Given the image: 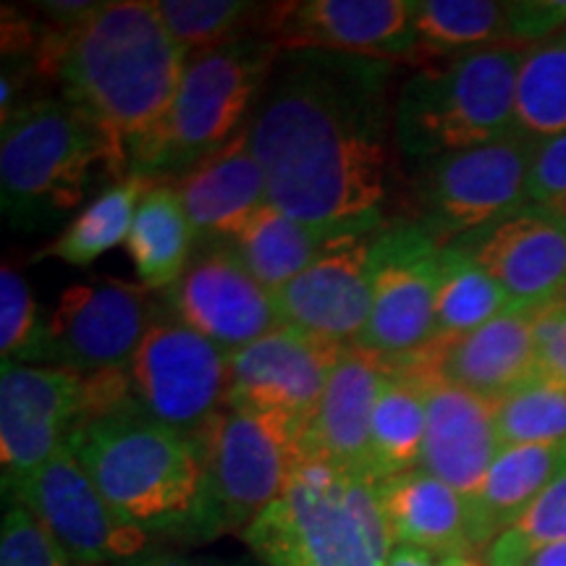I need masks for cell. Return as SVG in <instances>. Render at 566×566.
I'll return each instance as SVG.
<instances>
[{
  "instance_id": "cell-43",
  "label": "cell",
  "mask_w": 566,
  "mask_h": 566,
  "mask_svg": "<svg viewBox=\"0 0 566 566\" xmlns=\"http://www.w3.org/2000/svg\"><path fill=\"white\" fill-rule=\"evenodd\" d=\"M525 566H566V541L535 551Z\"/></svg>"
},
{
  "instance_id": "cell-28",
  "label": "cell",
  "mask_w": 566,
  "mask_h": 566,
  "mask_svg": "<svg viewBox=\"0 0 566 566\" xmlns=\"http://www.w3.org/2000/svg\"><path fill=\"white\" fill-rule=\"evenodd\" d=\"M197 233L171 184H155L142 197L126 237L134 268L147 292H168L187 271Z\"/></svg>"
},
{
  "instance_id": "cell-7",
  "label": "cell",
  "mask_w": 566,
  "mask_h": 566,
  "mask_svg": "<svg viewBox=\"0 0 566 566\" xmlns=\"http://www.w3.org/2000/svg\"><path fill=\"white\" fill-rule=\"evenodd\" d=\"M307 422L289 415L226 407L200 436L205 512L200 537L244 530L281 501L313 459Z\"/></svg>"
},
{
  "instance_id": "cell-23",
  "label": "cell",
  "mask_w": 566,
  "mask_h": 566,
  "mask_svg": "<svg viewBox=\"0 0 566 566\" xmlns=\"http://www.w3.org/2000/svg\"><path fill=\"white\" fill-rule=\"evenodd\" d=\"M535 313L509 310L483 328L449 344H433V370L449 384L499 401L537 370Z\"/></svg>"
},
{
  "instance_id": "cell-5",
  "label": "cell",
  "mask_w": 566,
  "mask_h": 566,
  "mask_svg": "<svg viewBox=\"0 0 566 566\" xmlns=\"http://www.w3.org/2000/svg\"><path fill=\"white\" fill-rule=\"evenodd\" d=\"M525 51L527 45L480 48L409 76L394 108L399 153L420 163L516 134V80Z\"/></svg>"
},
{
  "instance_id": "cell-21",
  "label": "cell",
  "mask_w": 566,
  "mask_h": 566,
  "mask_svg": "<svg viewBox=\"0 0 566 566\" xmlns=\"http://www.w3.org/2000/svg\"><path fill=\"white\" fill-rule=\"evenodd\" d=\"M384 373V359L359 346H346L307 422L313 459L334 464L349 478L370 480L373 409Z\"/></svg>"
},
{
  "instance_id": "cell-37",
  "label": "cell",
  "mask_w": 566,
  "mask_h": 566,
  "mask_svg": "<svg viewBox=\"0 0 566 566\" xmlns=\"http://www.w3.org/2000/svg\"><path fill=\"white\" fill-rule=\"evenodd\" d=\"M0 566H76L30 509L11 501L0 530Z\"/></svg>"
},
{
  "instance_id": "cell-10",
  "label": "cell",
  "mask_w": 566,
  "mask_h": 566,
  "mask_svg": "<svg viewBox=\"0 0 566 566\" xmlns=\"http://www.w3.org/2000/svg\"><path fill=\"white\" fill-rule=\"evenodd\" d=\"M242 535L265 566H386L352 512L346 475L323 459H310Z\"/></svg>"
},
{
  "instance_id": "cell-24",
  "label": "cell",
  "mask_w": 566,
  "mask_h": 566,
  "mask_svg": "<svg viewBox=\"0 0 566 566\" xmlns=\"http://www.w3.org/2000/svg\"><path fill=\"white\" fill-rule=\"evenodd\" d=\"M386 525L396 546H412L441 558L472 554L470 506L454 488L430 472H401L375 480Z\"/></svg>"
},
{
  "instance_id": "cell-31",
  "label": "cell",
  "mask_w": 566,
  "mask_h": 566,
  "mask_svg": "<svg viewBox=\"0 0 566 566\" xmlns=\"http://www.w3.org/2000/svg\"><path fill=\"white\" fill-rule=\"evenodd\" d=\"M512 310L504 289L470 254L449 244L441 252L436 300V344H449Z\"/></svg>"
},
{
  "instance_id": "cell-42",
  "label": "cell",
  "mask_w": 566,
  "mask_h": 566,
  "mask_svg": "<svg viewBox=\"0 0 566 566\" xmlns=\"http://www.w3.org/2000/svg\"><path fill=\"white\" fill-rule=\"evenodd\" d=\"M132 566H252L242 562H189V558H176V556H150V558H137Z\"/></svg>"
},
{
  "instance_id": "cell-1",
  "label": "cell",
  "mask_w": 566,
  "mask_h": 566,
  "mask_svg": "<svg viewBox=\"0 0 566 566\" xmlns=\"http://www.w3.org/2000/svg\"><path fill=\"white\" fill-rule=\"evenodd\" d=\"M394 71L363 55L281 51L247 124L273 208L342 229L386 223Z\"/></svg>"
},
{
  "instance_id": "cell-17",
  "label": "cell",
  "mask_w": 566,
  "mask_h": 566,
  "mask_svg": "<svg viewBox=\"0 0 566 566\" xmlns=\"http://www.w3.org/2000/svg\"><path fill=\"white\" fill-rule=\"evenodd\" d=\"M84 420V378L61 370L3 363L0 367V462L3 488L51 462Z\"/></svg>"
},
{
  "instance_id": "cell-9",
  "label": "cell",
  "mask_w": 566,
  "mask_h": 566,
  "mask_svg": "<svg viewBox=\"0 0 566 566\" xmlns=\"http://www.w3.org/2000/svg\"><path fill=\"white\" fill-rule=\"evenodd\" d=\"M126 378L139 412L200 441L229 401L231 354L163 307L126 367Z\"/></svg>"
},
{
  "instance_id": "cell-44",
  "label": "cell",
  "mask_w": 566,
  "mask_h": 566,
  "mask_svg": "<svg viewBox=\"0 0 566 566\" xmlns=\"http://www.w3.org/2000/svg\"><path fill=\"white\" fill-rule=\"evenodd\" d=\"M441 566H485V564H480L472 554H457V556L441 558Z\"/></svg>"
},
{
  "instance_id": "cell-3",
  "label": "cell",
  "mask_w": 566,
  "mask_h": 566,
  "mask_svg": "<svg viewBox=\"0 0 566 566\" xmlns=\"http://www.w3.org/2000/svg\"><path fill=\"white\" fill-rule=\"evenodd\" d=\"M66 446L118 520L145 535L200 537L205 457L195 438L137 407L84 420Z\"/></svg>"
},
{
  "instance_id": "cell-34",
  "label": "cell",
  "mask_w": 566,
  "mask_h": 566,
  "mask_svg": "<svg viewBox=\"0 0 566 566\" xmlns=\"http://www.w3.org/2000/svg\"><path fill=\"white\" fill-rule=\"evenodd\" d=\"M501 446L566 443V384L537 373L495 401Z\"/></svg>"
},
{
  "instance_id": "cell-36",
  "label": "cell",
  "mask_w": 566,
  "mask_h": 566,
  "mask_svg": "<svg viewBox=\"0 0 566 566\" xmlns=\"http://www.w3.org/2000/svg\"><path fill=\"white\" fill-rule=\"evenodd\" d=\"M0 354L3 363H48V323L40 321L30 286L17 268H0Z\"/></svg>"
},
{
  "instance_id": "cell-16",
  "label": "cell",
  "mask_w": 566,
  "mask_h": 566,
  "mask_svg": "<svg viewBox=\"0 0 566 566\" xmlns=\"http://www.w3.org/2000/svg\"><path fill=\"white\" fill-rule=\"evenodd\" d=\"M375 233L378 229L336 233L307 271L273 294L286 328L331 344H357L373 304Z\"/></svg>"
},
{
  "instance_id": "cell-20",
  "label": "cell",
  "mask_w": 566,
  "mask_h": 566,
  "mask_svg": "<svg viewBox=\"0 0 566 566\" xmlns=\"http://www.w3.org/2000/svg\"><path fill=\"white\" fill-rule=\"evenodd\" d=\"M499 451L495 401L430 375L420 470L443 480L470 504Z\"/></svg>"
},
{
  "instance_id": "cell-27",
  "label": "cell",
  "mask_w": 566,
  "mask_h": 566,
  "mask_svg": "<svg viewBox=\"0 0 566 566\" xmlns=\"http://www.w3.org/2000/svg\"><path fill=\"white\" fill-rule=\"evenodd\" d=\"M342 231L354 229L304 223L268 202L229 242L254 279L275 294L302 271H307L323 247Z\"/></svg>"
},
{
  "instance_id": "cell-6",
  "label": "cell",
  "mask_w": 566,
  "mask_h": 566,
  "mask_svg": "<svg viewBox=\"0 0 566 566\" xmlns=\"http://www.w3.org/2000/svg\"><path fill=\"white\" fill-rule=\"evenodd\" d=\"M279 55L281 48L268 38H242L189 53L171 113L132 174L179 176L239 137Z\"/></svg>"
},
{
  "instance_id": "cell-4",
  "label": "cell",
  "mask_w": 566,
  "mask_h": 566,
  "mask_svg": "<svg viewBox=\"0 0 566 566\" xmlns=\"http://www.w3.org/2000/svg\"><path fill=\"white\" fill-rule=\"evenodd\" d=\"M0 124V208L13 229L59 223L80 208L97 174L129 176L124 153L66 97L24 101Z\"/></svg>"
},
{
  "instance_id": "cell-2",
  "label": "cell",
  "mask_w": 566,
  "mask_h": 566,
  "mask_svg": "<svg viewBox=\"0 0 566 566\" xmlns=\"http://www.w3.org/2000/svg\"><path fill=\"white\" fill-rule=\"evenodd\" d=\"M187 59L153 0H118L76 30L45 27L32 63L108 134L132 174L171 113Z\"/></svg>"
},
{
  "instance_id": "cell-38",
  "label": "cell",
  "mask_w": 566,
  "mask_h": 566,
  "mask_svg": "<svg viewBox=\"0 0 566 566\" xmlns=\"http://www.w3.org/2000/svg\"><path fill=\"white\" fill-rule=\"evenodd\" d=\"M527 208L566 218V134L533 142L527 171Z\"/></svg>"
},
{
  "instance_id": "cell-13",
  "label": "cell",
  "mask_w": 566,
  "mask_h": 566,
  "mask_svg": "<svg viewBox=\"0 0 566 566\" xmlns=\"http://www.w3.org/2000/svg\"><path fill=\"white\" fill-rule=\"evenodd\" d=\"M153 317L147 289L116 279L76 283L48 321V365L82 378L126 370Z\"/></svg>"
},
{
  "instance_id": "cell-41",
  "label": "cell",
  "mask_w": 566,
  "mask_h": 566,
  "mask_svg": "<svg viewBox=\"0 0 566 566\" xmlns=\"http://www.w3.org/2000/svg\"><path fill=\"white\" fill-rule=\"evenodd\" d=\"M386 566H441L436 556H430L428 551L412 548V546H396L394 554L388 556Z\"/></svg>"
},
{
  "instance_id": "cell-25",
  "label": "cell",
  "mask_w": 566,
  "mask_h": 566,
  "mask_svg": "<svg viewBox=\"0 0 566 566\" xmlns=\"http://www.w3.org/2000/svg\"><path fill=\"white\" fill-rule=\"evenodd\" d=\"M386 373L373 409L370 480L417 470L428 424V352L405 359H384Z\"/></svg>"
},
{
  "instance_id": "cell-29",
  "label": "cell",
  "mask_w": 566,
  "mask_h": 566,
  "mask_svg": "<svg viewBox=\"0 0 566 566\" xmlns=\"http://www.w3.org/2000/svg\"><path fill=\"white\" fill-rule=\"evenodd\" d=\"M153 187L155 179L139 174L113 181L66 226V231L48 250L40 252V258H55L66 265L87 268L113 247L126 244L142 197Z\"/></svg>"
},
{
  "instance_id": "cell-18",
  "label": "cell",
  "mask_w": 566,
  "mask_h": 566,
  "mask_svg": "<svg viewBox=\"0 0 566 566\" xmlns=\"http://www.w3.org/2000/svg\"><path fill=\"white\" fill-rule=\"evenodd\" d=\"M454 247L504 289L512 310L537 313L566 300V218L562 216L525 208L459 239Z\"/></svg>"
},
{
  "instance_id": "cell-8",
  "label": "cell",
  "mask_w": 566,
  "mask_h": 566,
  "mask_svg": "<svg viewBox=\"0 0 566 566\" xmlns=\"http://www.w3.org/2000/svg\"><path fill=\"white\" fill-rule=\"evenodd\" d=\"M530 153L533 139L512 134L417 163L415 195L424 231L449 247L525 210Z\"/></svg>"
},
{
  "instance_id": "cell-33",
  "label": "cell",
  "mask_w": 566,
  "mask_h": 566,
  "mask_svg": "<svg viewBox=\"0 0 566 566\" xmlns=\"http://www.w3.org/2000/svg\"><path fill=\"white\" fill-rule=\"evenodd\" d=\"M155 11L171 38L189 53L223 45L242 38H254L247 30H260L268 6L247 0H153Z\"/></svg>"
},
{
  "instance_id": "cell-19",
  "label": "cell",
  "mask_w": 566,
  "mask_h": 566,
  "mask_svg": "<svg viewBox=\"0 0 566 566\" xmlns=\"http://www.w3.org/2000/svg\"><path fill=\"white\" fill-rule=\"evenodd\" d=\"M344 349L342 344L323 342L283 325L231 354V388L226 407L310 420Z\"/></svg>"
},
{
  "instance_id": "cell-22",
  "label": "cell",
  "mask_w": 566,
  "mask_h": 566,
  "mask_svg": "<svg viewBox=\"0 0 566 566\" xmlns=\"http://www.w3.org/2000/svg\"><path fill=\"white\" fill-rule=\"evenodd\" d=\"M176 195L202 242L237 237L268 205L265 174L254 158L247 126L218 153L176 176Z\"/></svg>"
},
{
  "instance_id": "cell-11",
  "label": "cell",
  "mask_w": 566,
  "mask_h": 566,
  "mask_svg": "<svg viewBox=\"0 0 566 566\" xmlns=\"http://www.w3.org/2000/svg\"><path fill=\"white\" fill-rule=\"evenodd\" d=\"M443 247L420 221H386L375 233L373 304L359 349L380 359L415 357L436 344Z\"/></svg>"
},
{
  "instance_id": "cell-32",
  "label": "cell",
  "mask_w": 566,
  "mask_h": 566,
  "mask_svg": "<svg viewBox=\"0 0 566 566\" xmlns=\"http://www.w3.org/2000/svg\"><path fill=\"white\" fill-rule=\"evenodd\" d=\"M516 134L541 142L566 134V34L527 45L516 80Z\"/></svg>"
},
{
  "instance_id": "cell-40",
  "label": "cell",
  "mask_w": 566,
  "mask_h": 566,
  "mask_svg": "<svg viewBox=\"0 0 566 566\" xmlns=\"http://www.w3.org/2000/svg\"><path fill=\"white\" fill-rule=\"evenodd\" d=\"M42 17L51 19L55 30H76L84 21L95 17L103 9V3H92V0H48V3L34 6Z\"/></svg>"
},
{
  "instance_id": "cell-12",
  "label": "cell",
  "mask_w": 566,
  "mask_h": 566,
  "mask_svg": "<svg viewBox=\"0 0 566 566\" xmlns=\"http://www.w3.org/2000/svg\"><path fill=\"white\" fill-rule=\"evenodd\" d=\"M3 491L38 516L76 566L132 564L150 541V535L118 520L69 446L34 475Z\"/></svg>"
},
{
  "instance_id": "cell-39",
  "label": "cell",
  "mask_w": 566,
  "mask_h": 566,
  "mask_svg": "<svg viewBox=\"0 0 566 566\" xmlns=\"http://www.w3.org/2000/svg\"><path fill=\"white\" fill-rule=\"evenodd\" d=\"M537 370L566 384V300L535 313Z\"/></svg>"
},
{
  "instance_id": "cell-14",
  "label": "cell",
  "mask_w": 566,
  "mask_h": 566,
  "mask_svg": "<svg viewBox=\"0 0 566 566\" xmlns=\"http://www.w3.org/2000/svg\"><path fill=\"white\" fill-rule=\"evenodd\" d=\"M163 294L176 321L229 354L283 328L273 292L254 279L226 239L202 242L181 279Z\"/></svg>"
},
{
  "instance_id": "cell-15",
  "label": "cell",
  "mask_w": 566,
  "mask_h": 566,
  "mask_svg": "<svg viewBox=\"0 0 566 566\" xmlns=\"http://www.w3.org/2000/svg\"><path fill=\"white\" fill-rule=\"evenodd\" d=\"M263 38L281 51H328L380 61H415V0H304L268 6Z\"/></svg>"
},
{
  "instance_id": "cell-35",
  "label": "cell",
  "mask_w": 566,
  "mask_h": 566,
  "mask_svg": "<svg viewBox=\"0 0 566 566\" xmlns=\"http://www.w3.org/2000/svg\"><path fill=\"white\" fill-rule=\"evenodd\" d=\"M566 541V464L506 533L485 548V566H525L535 551Z\"/></svg>"
},
{
  "instance_id": "cell-30",
  "label": "cell",
  "mask_w": 566,
  "mask_h": 566,
  "mask_svg": "<svg viewBox=\"0 0 566 566\" xmlns=\"http://www.w3.org/2000/svg\"><path fill=\"white\" fill-rule=\"evenodd\" d=\"M415 32L422 51L467 53L491 45H520L514 3L499 0H415Z\"/></svg>"
},
{
  "instance_id": "cell-26",
  "label": "cell",
  "mask_w": 566,
  "mask_h": 566,
  "mask_svg": "<svg viewBox=\"0 0 566 566\" xmlns=\"http://www.w3.org/2000/svg\"><path fill=\"white\" fill-rule=\"evenodd\" d=\"M566 464V443L558 446H501L491 470L470 501L472 551L488 548L501 533L525 514Z\"/></svg>"
}]
</instances>
